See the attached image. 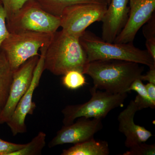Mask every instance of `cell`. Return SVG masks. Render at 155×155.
<instances>
[{"instance_id": "obj_25", "label": "cell", "mask_w": 155, "mask_h": 155, "mask_svg": "<svg viewBox=\"0 0 155 155\" xmlns=\"http://www.w3.org/2000/svg\"><path fill=\"white\" fill-rule=\"evenodd\" d=\"M140 79L142 81H146L149 83L155 84V67H150V69L146 75H142Z\"/></svg>"}, {"instance_id": "obj_20", "label": "cell", "mask_w": 155, "mask_h": 155, "mask_svg": "<svg viewBox=\"0 0 155 155\" xmlns=\"http://www.w3.org/2000/svg\"><path fill=\"white\" fill-rule=\"evenodd\" d=\"M28 0H0V5L5 11L6 20L16 14Z\"/></svg>"}, {"instance_id": "obj_5", "label": "cell", "mask_w": 155, "mask_h": 155, "mask_svg": "<svg viewBox=\"0 0 155 155\" xmlns=\"http://www.w3.org/2000/svg\"><path fill=\"white\" fill-rule=\"evenodd\" d=\"M91 97L88 101L80 104L66 106L62 110L64 125L72 124L80 117L103 119L112 110L123 106L127 93L112 94L93 87L90 89Z\"/></svg>"}, {"instance_id": "obj_11", "label": "cell", "mask_w": 155, "mask_h": 155, "mask_svg": "<svg viewBox=\"0 0 155 155\" xmlns=\"http://www.w3.org/2000/svg\"><path fill=\"white\" fill-rule=\"evenodd\" d=\"M129 12L126 24L114 42H132L139 30L155 13V0H129Z\"/></svg>"}, {"instance_id": "obj_14", "label": "cell", "mask_w": 155, "mask_h": 155, "mask_svg": "<svg viewBox=\"0 0 155 155\" xmlns=\"http://www.w3.org/2000/svg\"><path fill=\"white\" fill-rule=\"evenodd\" d=\"M110 154L109 144L104 140L91 139L74 144L68 149L64 150L61 155H108Z\"/></svg>"}, {"instance_id": "obj_24", "label": "cell", "mask_w": 155, "mask_h": 155, "mask_svg": "<svg viewBox=\"0 0 155 155\" xmlns=\"http://www.w3.org/2000/svg\"><path fill=\"white\" fill-rule=\"evenodd\" d=\"M6 14L2 5H0V47L3 41L9 35L6 24Z\"/></svg>"}, {"instance_id": "obj_22", "label": "cell", "mask_w": 155, "mask_h": 155, "mask_svg": "<svg viewBox=\"0 0 155 155\" xmlns=\"http://www.w3.org/2000/svg\"><path fill=\"white\" fill-rule=\"evenodd\" d=\"M155 13L149 21L144 24L143 28V33L146 39V43H155Z\"/></svg>"}, {"instance_id": "obj_3", "label": "cell", "mask_w": 155, "mask_h": 155, "mask_svg": "<svg viewBox=\"0 0 155 155\" xmlns=\"http://www.w3.org/2000/svg\"><path fill=\"white\" fill-rule=\"evenodd\" d=\"M86 53L87 62L104 60H119L135 62L149 67H155V61L147 50L134 46L132 42L116 43L105 41L90 31L79 38Z\"/></svg>"}, {"instance_id": "obj_7", "label": "cell", "mask_w": 155, "mask_h": 155, "mask_svg": "<svg viewBox=\"0 0 155 155\" xmlns=\"http://www.w3.org/2000/svg\"><path fill=\"white\" fill-rule=\"evenodd\" d=\"M108 5L94 3L76 4L62 12L61 27L64 32L79 38L89 25L101 21Z\"/></svg>"}, {"instance_id": "obj_6", "label": "cell", "mask_w": 155, "mask_h": 155, "mask_svg": "<svg viewBox=\"0 0 155 155\" xmlns=\"http://www.w3.org/2000/svg\"><path fill=\"white\" fill-rule=\"evenodd\" d=\"M61 23L60 17L45 11L35 0H28L6 20L9 33L32 31L54 33L61 27Z\"/></svg>"}, {"instance_id": "obj_23", "label": "cell", "mask_w": 155, "mask_h": 155, "mask_svg": "<svg viewBox=\"0 0 155 155\" xmlns=\"http://www.w3.org/2000/svg\"><path fill=\"white\" fill-rule=\"evenodd\" d=\"M25 144H17L5 141L0 138V155H11L22 148Z\"/></svg>"}, {"instance_id": "obj_26", "label": "cell", "mask_w": 155, "mask_h": 155, "mask_svg": "<svg viewBox=\"0 0 155 155\" xmlns=\"http://www.w3.org/2000/svg\"><path fill=\"white\" fill-rule=\"evenodd\" d=\"M145 86L150 100L153 104L155 105V84L148 83Z\"/></svg>"}, {"instance_id": "obj_17", "label": "cell", "mask_w": 155, "mask_h": 155, "mask_svg": "<svg viewBox=\"0 0 155 155\" xmlns=\"http://www.w3.org/2000/svg\"><path fill=\"white\" fill-rule=\"evenodd\" d=\"M131 91H135L137 93V95L134 101L137 106L138 111L149 107L155 109V105L153 104L150 100L145 86L141 79L137 78L134 80L127 90V93Z\"/></svg>"}, {"instance_id": "obj_18", "label": "cell", "mask_w": 155, "mask_h": 155, "mask_svg": "<svg viewBox=\"0 0 155 155\" xmlns=\"http://www.w3.org/2000/svg\"><path fill=\"white\" fill-rule=\"evenodd\" d=\"M46 134L42 131L38 134L25 146L19 150L12 153L11 155H37L41 154L45 146Z\"/></svg>"}, {"instance_id": "obj_10", "label": "cell", "mask_w": 155, "mask_h": 155, "mask_svg": "<svg viewBox=\"0 0 155 155\" xmlns=\"http://www.w3.org/2000/svg\"><path fill=\"white\" fill-rule=\"evenodd\" d=\"M75 122L64 125L58 130L54 137L48 143V147L52 148L67 143L83 142L94 138V135L103 128L102 119L80 117Z\"/></svg>"}, {"instance_id": "obj_9", "label": "cell", "mask_w": 155, "mask_h": 155, "mask_svg": "<svg viewBox=\"0 0 155 155\" xmlns=\"http://www.w3.org/2000/svg\"><path fill=\"white\" fill-rule=\"evenodd\" d=\"M39 56L30 58L14 72L8 98L0 113V125L11 119L21 98L29 88Z\"/></svg>"}, {"instance_id": "obj_27", "label": "cell", "mask_w": 155, "mask_h": 155, "mask_svg": "<svg viewBox=\"0 0 155 155\" xmlns=\"http://www.w3.org/2000/svg\"><path fill=\"white\" fill-rule=\"evenodd\" d=\"M111 0H107V2L108 5H109V3H110V2Z\"/></svg>"}, {"instance_id": "obj_12", "label": "cell", "mask_w": 155, "mask_h": 155, "mask_svg": "<svg viewBox=\"0 0 155 155\" xmlns=\"http://www.w3.org/2000/svg\"><path fill=\"white\" fill-rule=\"evenodd\" d=\"M129 0H111L101 22L102 39L114 42L128 19Z\"/></svg>"}, {"instance_id": "obj_15", "label": "cell", "mask_w": 155, "mask_h": 155, "mask_svg": "<svg viewBox=\"0 0 155 155\" xmlns=\"http://www.w3.org/2000/svg\"><path fill=\"white\" fill-rule=\"evenodd\" d=\"M14 73L5 54L0 49V113L8 101Z\"/></svg>"}, {"instance_id": "obj_1", "label": "cell", "mask_w": 155, "mask_h": 155, "mask_svg": "<svg viewBox=\"0 0 155 155\" xmlns=\"http://www.w3.org/2000/svg\"><path fill=\"white\" fill-rule=\"evenodd\" d=\"M144 70L140 64L119 60L89 62L84 74L91 77L94 88L112 94L127 93L132 82L140 79Z\"/></svg>"}, {"instance_id": "obj_19", "label": "cell", "mask_w": 155, "mask_h": 155, "mask_svg": "<svg viewBox=\"0 0 155 155\" xmlns=\"http://www.w3.org/2000/svg\"><path fill=\"white\" fill-rule=\"evenodd\" d=\"M62 84L69 89L76 90L85 85L86 81L82 72L77 70H71L64 75Z\"/></svg>"}, {"instance_id": "obj_21", "label": "cell", "mask_w": 155, "mask_h": 155, "mask_svg": "<svg viewBox=\"0 0 155 155\" xmlns=\"http://www.w3.org/2000/svg\"><path fill=\"white\" fill-rule=\"evenodd\" d=\"M129 150L123 155H155V144H148L145 142L141 143L129 148Z\"/></svg>"}, {"instance_id": "obj_4", "label": "cell", "mask_w": 155, "mask_h": 155, "mask_svg": "<svg viewBox=\"0 0 155 155\" xmlns=\"http://www.w3.org/2000/svg\"><path fill=\"white\" fill-rule=\"evenodd\" d=\"M53 34L32 31L10 33L3 41L0 49L14 72L28 59L39 56V50L48 46Z\"/></svg>"}, {"instance_id": "obj_16", "label": "cell", "mask_w": 155, "mask_h": 155, "mask_svg": "<svg viewBox=\"0 0 155 155\" xmlns=\"http://www.w3.org/2000/svg\"><path fill=\"white\" fill-rule=\"evenodd\" d=\"M45 11L57 17H61L64 9L69 6L83 3L108 5L107 0H35Z\"/></svg>"}, {"instance_id": "obj_13", "label": "cell", "mask_w": 155, "mask_h": 155, "mask_svg": "<svg viewBox=\"0 0 155 155\" xmlns=\"http://www.w3.org/2000/svg\"><path fill=\"white\" fill-rule=\"evenodd\" d=\"M138 111L134 101L131 100L118 116L119 130L125 135V146L128 148L141 143L146 142L153 136L150 130L134 122V116Z\"/></svg>"}, {"instance_id": "obj_8", "label": "cell", "mask_w": 155, "mask_h": 155, "mask_svg": "<svg viewBox=\"0 0 155 155\" xmlns=\"http://www.w3.org/2000/svg\"><path fill=\"white\" fill-rule=\"evenodd\" d=\"M47 46L41 48V54L35 69L30 86L19 101L11 119L7 123L14 136L19 134L26 132L25 118L27 115L33 114L36 107V104L32 101V97L35 90L38 86L41 75L45 70L44 56Z\"/></svg>"}, {"instance_id": "obj_2", "label": "cell", "mask_w": 155, "mask_h": 155, "mask_svg": "<svg viewBox=\"0 0 155 155\" xmlns=\"http://www.w3.org/2000/svg\"><path fill=\"white\" fill-rule=\"evenodd\" d=\"M87 64L86 54L79 38L62 30L53 34L45 53V70L56 75H64L71 70L84 74Z\"/></svg>"}]
</instances>
